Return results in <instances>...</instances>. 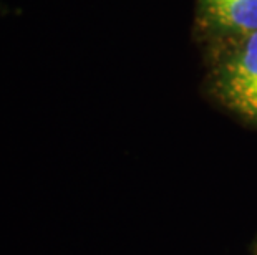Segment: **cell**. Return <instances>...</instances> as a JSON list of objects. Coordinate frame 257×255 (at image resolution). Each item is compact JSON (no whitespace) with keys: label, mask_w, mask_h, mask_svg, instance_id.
Instances as JSON below:
<instances>
[{"label":"cell","mask_w":257,"mask_h":255,"mask_svg":"<svg viewBox=\"0 0 257 255\" xmlns=\"http://www.w3.org/2000/svg\"><path fill=\"white\" fill-rule=\"evenodd\" d=\"M216 93L229 110L257 123V32L244 35L221 62Z\"/></svg>","instance_id":"1"},{"label":"cell","mask_w":257,"mask_h":255,"mask_svg":"<svg viewBox=\"0 0 257 255\" xmlns=\"http://www.w3.org/2000/svg\"><path fill=\"white\" fill-rule=\"evenodd\" d=\"M212 24L240 37L257 32V0H202Z\"/></svg>","instance_id":"2"},{"label":"cell","mask_w":257,"mask_h":255,"mask_svg":"<svg viewBox=\"0 0 257 255\" xmlns=\"http://www.w3.org/2000/svg\"><path fill=\"white\" fill-rule=\"evenodd\" d=\"M250 255H257V242L254 243V247H252V252H250Z\"/></svg>","instance_id":"3"}]
</instances>
